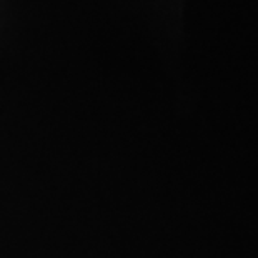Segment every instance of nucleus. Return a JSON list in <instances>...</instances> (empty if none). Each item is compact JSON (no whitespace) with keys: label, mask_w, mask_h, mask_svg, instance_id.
I'll return each instance as SVG.
<instances>
[]
</instances>
